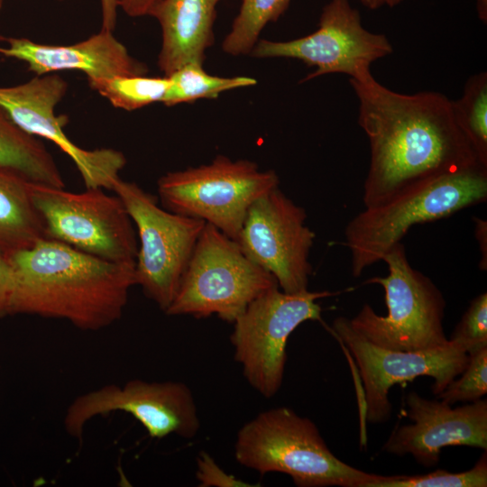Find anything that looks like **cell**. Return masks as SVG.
Masks as SVG:
<instances>
[{"label":"cell","instance_id":"cell-32","mask_svg":"<svg viewBox=\"0 0 487 487\" xmlns=\"http://www.w3.org/2000/svg\"><path fill=\"white\" fill-rule=\"evenodd\" d=\"M474 224L475 237L479 243L482 253V261L480 262V266L482 270L485 271L487 267V223L485 220L481 218H474Z\"/></svg>","mask_w":487,"mask_h":487},{"label":"cell","instance_id":"cell-18","mask_svg":"<svg viewBox=\"0 0 487 487\" xmlns=\"http://www.w3.org/2000/svg\"><path fill=\"white\" fill-rule=\"evenodd\" d=\"M214 0H161L150 16L161 30L158 66L164 76L189 63L203 65L214 42Z\"/></svg>","mask_w":487,"mask_h":487},{"label":"cell","instance_id":"cell-19","mask_svg":"<svg viewBox=\"0 0 487 487\" xmlns=\"http://www.w3.org/2000/svg\"><path fill=\"white\" fill-rule=\"evenodd\" d=\"M32 183L0 169V252L6 257L45 237L42 221L32 200Z\"/></svg>","mask_w":487,"mask_h":487},{"label":"cell","instance_id":"cell-34","mask_svg":"<svg viewBox=\"0 0 487 487\" xmlns=\"http://www.w3.org/2000/svg\"><path fill=\"white\" fill-rule=\"evenodd\" d=\"M476 10L480 20L486 23L487 21V0H475Z\"/></svg>","mask_w":487,"mask_h":487},{"label":"cell","instance_id":"cell-14","mask_svg":"<svg viewBox=\"0 0 487 487\" xmlns=\"http://www.w3.org/2000/svg\"><path fill=\"white\" fill-rule=\"evenodd\" d=\"M306 219L305 209L277 187L252 204L236 239L243 253L286 293L307 290L312 273L308 258L316 235Z\"/></svg>","mask_w":487,"mask_h":487},{"label":"cell","instance_id":"cell-9","mask_svg":"<svg viewBox=\"0 0 487 487\" xmlns=\"http://www.w3.org/2000/svg\"><path fill=\"white\" fill-rule=\"evenodd\" d=\"M31 196L44 236L97 258L134 264L136 230L122 199L104 188L80 193L32 183Z\"/></svg>","mask_w":487,"mask_h":487},{"label":"cell","instance_id":"cell-31","mask_svg":"<svg viewBox=\"0 0 487 487\" xmlns=\"http://www.w3.org/2000/svg\"><path fill=\"white\" fill-rule=\"evenodd\" d=\"M62 1V0H59ZM102 9L101 29L114 31L117 17V5L115 0H100Z\"/></svg>","mask_w":487,"mask_h":487},{"label":"cell","instance_id":"cell-10","mask_svg":"<svg viewBox=\"0 0 487 487\" xmlns=\"http://www.w3.org/2000/svg\"><path fill=\"white\" fill-rule=\"evenodd\" d=\"M112 191L122 199L139 240L135 285L165 312L177 293L206 222L158 206L153 195L121 178Z\"/></svg>","mask_w":487,"mask_h":487},{"label":"cell","instance_id":"cell-35","mask_svg":"<svg viewBox=\"0 0 487 487\" xmlns=\"http://www.w3.org/2000/svg\"><path fill=\"white\" fill-rule=\"evenodd\" d=\"M4 2H5V0H0V11H1L3 5H4Z\"/></svg>","mask_w":487,"mask_h":487},{"label":"cell","instance_id":"cell-20","mask_svg":"<svg viewBox=\"0 0 487 487\" xmlns=\"http://www.w3.org/2000/svg\"><path fill=\"white\" fill-rule=\"evenodd\" d=\"M0 169L40 185L64 188L52 155L35 136L20 128L0 106Z\"/></svg>","mask_w":487,"mask_h":487},{"label":"cell","instance_id":"cell-6","mask_svg":"<svg viewBox=\"0 0 487 487\" xmlns=\"http://www.w3.org/2000/svg\"><path fill=\"white\" fill-rule=\"evenodd\" d=\"M388 275L373 277L365 284H379L385 293L388 309L380 316L364 304L349 318L354 330L371 343L400 351H422L446 345L443 319L446 300L436 284L409 262L401 243L384 254Z\"/></svg>","mask_w":487,"mask_h":487},{"label":"cell","instance_id":"cell-11","mask_svg":"<svg viewBox=\"0 0 487 487\" xmlns=\"http://www.w3.org/2000/svg\"><path fill=\"white\" fill-rule=\"evenodd\" d=\"M354 359L363 384V418L381 423L391 417L390 389L421 376L434 379L432 392L438 395L467 365L469 355L458 345L422 351L380 347L353 328L349 318L336 317L330 329Z\"/></svg>","mask_w":487,"mask_h":487},{"label":"cell","instance_id":"cell-23","mask_svg":"<svg viewBox=\"0 0 487 487\" xmlns=\"http://www.w3.org/2000/svg\"><path fill=\"white\" fill-rule=\"evenodd\" d=\"M290 1L242 0L239 13L223 41L222 50L232 56L250 54L265 25L277 21Z\"/></svg>","mask_w":487,"mask_h":487},{"label":"cell","instance_id":"cell-16","mask_svg":"<svg viewBox=\"0 0 487 487\" xmlns=\"http://www.w3.org/2000/svg\"><path fill=\"white\" fill-rule=\"evenodd\" d=\"M407 415L412 421L396 427L383 451L398 456L411 455L417 463L431 467L439 462L444 447L466 446L487 450V401L480 399L453 409L410 391Z\"/></svg>","mask_w":487,"mask_h":487},{"label":"cell","instance_id":"cell-2","mask_svg":"<svg viewBox=\"0 0 487 487\" xmlns=\"http://www.w3.org/2000/svg\"><path fill=\"white\" fill-rule=\"evenodd\" d=\"M7 259L9 315L63 319L82 330L119 320L135 285L134 264L108 262L45 237Z\"/></svg>","mask_w":487,"mask_h":487},{"label":"cell","instance_id":"cell-26","mask_svg":"<svg viewBox=\"0 0 487 487\" xmlns=\"http://www.w3.org/2000/svg\"><path fill=\"white\" fill-rule=\"evenodd\" d=\"M437 396L452 405L458 401H475L487 392V348L469 355L467 365Z\"/></svg>","mask_w":487,"mask_h":487},{"label":"cell","instance_id":"cell-24","mask_svg":"<svg viewBox=\"0 0 487 487\" xmlns=\"http://www.w3.org/2000/svg\"><path fill=\"white\" fill-rule=\"evenodd\" d=\"M455 120L479 160L487 164V73L470 77L463 96L452 102Z\"/></svg>","mask_w":487,"mask_h":487},{"label":"cell","instance_id":"cell-33","mask_svg":"<svg viewBox=\"0 0 487 487\" xmlns=\"http://www.w3.org/2000/svg\"><path fill=\"white\" fill-rule=\"evenodd\" d=\"M363 6L371 10H376L382 6L393 7L402 0H360Z\"/></svg>","mask_w":487,"mask_h":487},{"label":"cell","instance_id":"cell-29","mask_svg":"<svg viewBox=\"0 0 487 487\" xmlns=\"http://www.w3.org/2000/svg\"><path fill=\"white\" fill-rule=\"evenodd\" d=\"M11 290V265L7 257L0 252V318L9 315Z\"/></svg>","mask_w":487,"mask_h":487},{"label":"cell","instance_id":"cell-15","mask_svg":"<svg viewBox=\"0 0 487 487\" xmlns=\"http://www.w3.org/2000/svg\"><path fill=\"white\" fill-rule=\"evenodd\" d=\"M68 82L57 73L34 76L12 87H0V106L23 131L55 143L74 162L86 188L112 190L126 165L123 152L112 148L83 149L63 128L67 118L55 108L65 96Z\"/></svg>","mask_w":487,"mask_h":487},{"label":"cell","instance_id":"cell-7","mask_svg":"<svg viewBox=\"0 0 487 487\" xmlns=\"http://www.w3.org/2000/svg\"><path fill=\"white\" fill-rule=\"evenodd\" d=\"M279 186L274 170L217 155L208 164L167 172L157 191L163 208L203 220L236 241L252 204Z\"/></svg>","mask_w":487,"mask_h":487},{"label":"cell","instance_id":"cell-36","mask_svg":"<svg viewBox=\"0 0 487 487\" xmlns=\"http://www.w3.org/2000/svg\"><path fill=\"white\" fill-rule=\"evenodd\" d=\"M216 4L220 1V0H214Z\"/></svg>","mask_w":487,"mask_h":487},{"label":"cell","instance_id":"cell-12","mask_svg":"<svg viewBox=\"0 0 487 487\" xmlns=\"http://www.w3.org/2000/svg\"><path fill=\"white\" fill-rule=\"evenodd\" d=\"M384 34L367 31L349 0H330L323 8L318 28L286 41H258L251 54L257 58L299 60L316 69L301 82L331 73L360 79L371 73V64L392 52Z\"/></svg>","mask_w":487,"mask_h":487},{"label":"cell","instance_id":"cell-27","mask_svg":"<svg viewBox=\"0 0 487 487\" xmlns=\"http://www.w3.org/2000/svg\"><path fill=\"white\" fill-rule=\"evenodd\" d=\"M450 341L468 355L487 348V293L475 297L455 327Z\"/></svg>","mask_w":487,"mask_h":487},{"label":"cell","instance_id":"cell-3","mask_svg":"<svg viewBox=\"0 0 487 487\" xmlns=\"http://www.w3.org/2000/svg\"><path fill=\"white\" fill-rule=\"evenodd\" d=\"M234 455L248 469L285 473L299 487H372L384 477L337 458L315 423L287 407L262 411L244 424Z\"/></svg>","mask_w":487,"mask_h":487},{"label":"cell","instance_id":"cell-21","mask_svg":"<svg viewBox=\"0 0 487 487\" xmlns=\"http://www.w3.org/2000/svg\"><path fill=\"white\" fill-rule=\"evenodd\" d=\"M170 87L162 103L167 106L202 98H216L221 93L253 86L250 77H218L207 74L201 64L189 63L169 76Z\"/></svg>","mask_w":487,"mask_h":487},{"label":"cell","instance_id":"cell-30","mask_svg":"<svg viewBox=\"0 0 487 487\" xmlns=\"http://www.w3.org/2000/svg\"><path fill=\"white\" fill-rule=\"evenodd\" d=\"M161 0H115L117 7L130 17L151 15Z\"/></svg>","mask_w":487,"mask_h":487},{"label":"cell","instance_id":"cell-8","mask_svg":"<svg viewBox=\"0 0 487 487\" xmlns=\"http://www.w3.org/2000/svg\"><path fill=\"white\" fill-rule=\"evenodd\" d=\"M338 293H286L276 286L253 299L234 321L230 342L234 360L262 397L272 398L281 387L291 333L305 321H321L317 299Z\"/></svg>","mask_w":487,"mask_h":487},{"label":"cell","instance_id":"cell-1","mask_svg":"<svg viewBox=\"0 0 487 487\" xmlns=\"http://www.w3.org/2000/svg\"><path fill=\"white\" fill-rule=\"evenodd\" d=\"M349 81L359 101L358 123L371 149L365 207L482 162L455 120L452 101L443 94L398 93L372 74Z\"/></svg>","mask_w":487,"mask_h":487},{"label":"cell","instance_id":"cell-25","mask_svg":"<svg viewBox=\"0 0 487 487\" xmlns=\"http://www.w3.org/2000/svg\"><path fill=\"white\" fill-rule=\"evenodd\" d=\"M487 486L486 450L473 468L461 473L436 470L426 474L386 476L372 487H485Z\"/></svg>","mask_w":487,"mask_h":487},{"label":"cell","instance_id":"cell-17","mask_svg":"<svg viewBox=\"0 0 487 487\" xmlns=\"http://www.w3.org/2000/svg\"><path fill=\"white\" fill-rule=\"evenodd\" d=\"M0 41L5 43L0 47V54L24 61L35 76L79 70L87 79H93L146 75L149 71L108 30L101 29L87 39L69 45L41 44L19 37L1 36Z\"/></svg>","mask_w":487,"mask_h":487},{"label":"cell","instance_id":"cell-4","mask_svg":"<svg viewBox=\"0 0 487 487\" xmlns=\"http://www.w3.org/2000/svg\"><path fill=\"white\" fill-rule=\"evenodd\" d=\"M486 199L487 165L477 162L365 207L345 229L352 274L358 277L381 261L413 225L448 217Z\"/></svg>","mask_w":487,"mask_h":487},{"label":"cell","instance_id":"cell-22","mask_svg":"<svg viewBox=\"0 0 487 487\" xmlns=\"http://www.w3.org/2000/svg\"><path fill=\"white\" fill-rule=\"evenodd\" d=\"M91 89L120 109L133 111L163 101L170 78L163 77L117 76L87 79Z\"/></svg>","mask_w":487,"mask_h":487},{"label":"cell","instance_id":"cell-13","mask_svg":"<svg viewBox=\"0 0 487 487\" xmlns=\"http://www.w3.org/2000/svg\"><path fill=\"white\" fill-rule=\"evenodd\" d=\"M115 411L133 416L152 438L173 434L192 438L200 428L195 398L186 383L139 379L124 385L108 384L77 397L66 411L64 427L69 436L81 439L88 421Z\"/></svg>","mask_w":487,"mask_h":487},{"label":"cell","instance_id":"cell-5","mask_svg":"<svg viewBox=\"0 0 487 487\" xmlns=\"http://www.w3.org/2000/svg\"><path fill=\"white\" fill-rule=\"evenodd\" d=\"M276 286V279L252 262L235 240L206 223L164 313L196 318L216 315L233 324L253 299Z\"/></svg>","mask_w":487,"mask_h":487},{"label":"cell","instance_id":"cell-28","mask_svg":"<svg viewBox=\"0 0 487 487\" xmlns=\"http://www.w3.org/2000/svg\"><path fill=\"white\" fill-rule=\"evenodd\" d=\"M196 478L200 487H254L223 470L215 459L205 451H201L197 458Z\"/></svg>","mask_w":487,"mask_h":487}]
</instances>
